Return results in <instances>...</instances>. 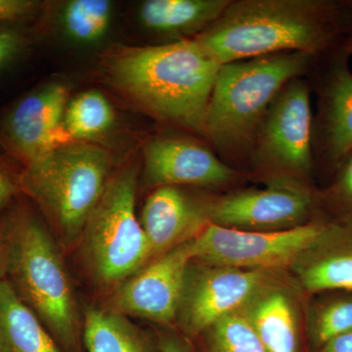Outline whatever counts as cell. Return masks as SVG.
Instances as JSON below:
<instances>
[{"mask_svg": "<svg viewBox=\"0 0 352 352\" xmlns=\"http://www.w3.org/2000/svg\"><path fill=\"white\" fill-rule=\"evenodd\" d=\"M192 245L190 240L150 261L117 286L106 309L175 327L185 275L193 261Z\"/></svg>", "mask_w": 352, "mask_h": 352, "instance_id": "11", "label": "cell"}, {"mask_svg": "<svg viewBox=\"0 0 352 352\" xmlns=\"http://www.w3.org/2000/svg\"><path fill=\"white\" fill-rule=\"evenodd\" d=\"M195 340L201 352H266L241 311L224 317Z\"/></svg>", "mask_w": 352, "mask_h": 352, "instance_id": "23", "label": "cell"}, {"mask_svg": "<svg viewBox=\"0 0 352 352\" xmlns=\"http://www.w3.org/2000/svg\"><path fill=\"white\" fill-rule=\"evenodd\" d=\"M344 48H346V50L349 55H352V32L351 36H349V41H347L346 45H344Z\"/></svg>", "mask_w": 352, "mask_h": 352, "instance_id": "32", "label": "cell"}, {"mask_svg": "<svg viewBox=\"0 0 352 352\" xmlns=\"http://www.w3.org/2000/svg\"><path fill=\"white\" fill-rule=\"evenodd\" d=\"M144 176L156 188L192 185L219 190L235 186L248 175L198 141L164 136L145 145Z\"/></svg>", "mask_w": 352, "mask_h": 352, "instance_id": "12", "label": "cell"}, {"mask_svg": "<svg viewBox=\"0 0 352 352\" xmlns=\"http://www.w3.org/2000/svg\"><path fill=\"white\" fill-rule=\"evenodd\" d=\"M68 89L50 85L21 99L7 116L3 136L25 166L72 142L64 127Z\"/></svg>", "mask_w": 352, "mask_h": 352, "instance_id": "14", "label": "cell"}, {"mask_svg": "<svg viewBox=\"0 0 352 352\" xmlns=\"http://www.w3.org/2000/svg\"><path fill=\"white\" fill-rule=\"evenodd\" d=\"M307 296L286 272L259 289L241 310L266 352H310Z\"/></svg>", "mask_w": 352, "mask_h": 352, "instance_id": "13", "label": "cell"}, {"mask_svg": "<svg viewBox=\"0 0 352 352\" xmlns=\"http://www.w3.org/2000/svg\"><path fill=\"white\" fill-rule=\"evenodd\" d=\"M307 332L310 352L352 329V289H329L308 296Z\"/></svg>", "mask_w": 352, "mask_h": 352, "instance_id": "21", "label": "cell"}, {"mask_svg": "<svg viewBox=\"0 0 352 352\" xmlns=\"http://www.w3.org/2000/svg\"><path fill=\"white\" fill-rule=\"evenodd\" d=\"M329 221L322 215L305 226L273 232H251L208 223L193 239V261L242 270L287 271Z\"/></svg>", "mask_w": 352, "mask_h": 352, "instance_id": "9", "label": "cell"}, {"mask_svg": "<svg viewBox=\"0 0 352 352\" xmlns=\"http://www.w3.org/2000/svg\"><path fill=\"white\" fill-rule=\"evenodd\" d=\"M207 201L208 197L196 198L178 186L157 187L148 197L139 219L151 261L201 232L210 223Z\"/></svg>", "mask_w": 352, "mask_h": 352, "instance_id": "17", "label": "cell"}, {"mask_svg": "<svg viewBox=\"0 0 352 352\" xmlns=\"http://www.w3.org/2000/svg\"><path fill=\"white\" fill-rule=\"evenodd\" d=\"M317 352H352V329L335 336Z\"/></svg>", "mask_w": 352, "mask_h": 352, "instance_id": "30", "label": "cell"}, {"mask_svg": "<svg viewBox=\"0 0 352 352\" xmlns=\"http://www.w3.org/2000/svg\"><path fill=\"white\" fill-rule=\"evenodd\" d=\"M113 120L115 113L106 97L91 90L68 104L64 127L72 141L78 140L100 135L112 126Z\"/></svg>", "mask_w": 352, "mask_h": 352, "instance_id": "22", "label": "cell"}, {"mask_svg": "<svg viewBox=\"0 0 352 352\" xmlns=\"http://www.w3.org/2000/svg\"><path fill=\"white\" fill-rule=\"evenodd\" d=\"M6 279L48 332L67 349L80 331L75 293L54 241L29 208L16 207L2 224Z\"/></svg>", "mask_w": 352, "mask_h": 352, "instance_id": "4", "label": "cell"}, {"mask_svg": "<svg viewBox=\"0 0 352 352\" xmlns=\"http://www.w3.org/2000/svg\"><path fill=\"white\" fill-rule=\"evenodd\" d=\"M263 188L234 189L208 196L210 224L251 231L273 232L309 223L322 214L319 189L294 180H270Z\"/></svg>", "mask_w": 352, "mask_h": 352, "instance_id": "8", "label": "cell"}, {"mask_svg": "<svg viewBox=\"0 0 352 352\" xmlns=\"http://www.w3.org/2000/svg\"><path fill=\"white\" fill-rule=\"evenodd\" d=\"M17 192L18 186L13 178L0 166V210L10 205Z\"/></svg>", "mask_w": 352, "mask_h": 352, "instance_id": "29", "label": "cell"}, {"mask_svg": "<svg viewBox=\"0 0 352 352\" xmlns=\"http://www.w3.org/2000/svg\"><path fill=\"white\" fill-rule=\"evenodd\" d=\"M38 7L32 0H0V24L28 19L38 12Z\"/></svg>", "mask_w": 352, "mask_h": 352, "instance_id": "28", "label": "cell"}, {"mask_svg": "<svg viewBox=\"0 0 352 352\" xmlns=\"http://www.w3.org/2000/svg\"><path fill=\"white\" fill-rule=\"evenodd\" d=\"M111 16L108 0H73L65 6V31L80 43H94L108 31Z\"/></svg>", "mask_w": 352, "mask_h": 352, "instance_id": "24", "label": "cell"}, {"mask_svg": "<svg viewBox=\"0 0 352 352\" xmlns=\"http://www.w3.org/2000/svg\"><path fill=\"white\" fill-rule=\"evenodd\" d=\"M305 296L352 289V220H331L286 271Z\"/></svg>", "mask_w": 352, "mask_h": 352, "instance_id": "16", "label": "cell"}, {"mask_svg": "<svg viewBox=\"0 0 352 352\" xmlns=\"http://www.w3.org/2000/svg\"><path fill=\"white\" fill-rule=\"evenodd\" d=\"M0 352H61L6 278L0 281Z\"/></svg>", "mask_w": 352, "mask_h": 352, "instance_id": "19", "label": "cell"}, {"mask_svg": "<svg viewBox=\"0 0 352 352\" xmlns=\"http://www.w3.org/2000/svg\"><path fill=\"white\" fill-rule=\"evenodd\" d=\"M305 78L281 90L259 127L247 161L263 182L294 180L314 184V118Z\"/></svg>", "mask_w": 352, "mask_h": 352, "instance_id": "7", "label": "cell"}, {"mask_svg": "<svg viewBox=\"0 0 352 352\" xmlns=\"http://www.w3.org/2000/svg\"><path fill=\"white\" fill-rule=\"evenodd\" d=\"M346 48L332 57L318 87L314 120L315 161L332 175L352 151V72Z\"/></svg>", "mask_w": 352, "mask_h": 352, "instance_id": "15", "label": "cell"}, {"mask_svg": "<svg viewBox=\"0 0 352 352\" xmlns=\"http://www.w3.org/2000/svg\"><path fill=\"white\" fill-rule=\"evenodd\" d=\"M322 214L331 220H352V151L319 189Z\"/></svg>", "mask_w": 352, "mask_h": 352, "instance_id": "25", "label": "cell"}, {"mask_svg": "<svg viewBox=\"0 0 352 352\" xmlns=\"http://www.w3.org/2000/svg\"><path fill=\"white\" fill-rule=\"evenodd\" d=\"M83 342L87 352H160L126 316L95 307L85 312Z\"/></svg>", "mask_w": 352, "mask_h": 352, "instance_id": "20", "label": "cell"}, {"mask_svg": "<svg viewBox=\"0 0 352 352\" xmlns=\"http://www.w3.org/2000/svg\"><path fill=\"white\" fill-rule=\"evenodd\" d=\"M352 3L337 0H231L219 19L195 38L219 62L300 52L319 59L344 47Z\"/></svg>", "mask_w": 352, "mask_h": 352, "instance_id": "1", "label": "cell"}, {"mask_svg": "<svg viewBox=\"0 0 352 352\" xmlns=\"http://www.w3.org/2000/svg\"><path fill=\"white\" fill-rule=\"evenodd\" d=\"M315 61L305 53L284 52L222 65L208 102L204 138L226 160L247 161L273 101Z\"/></svg>", "mask_w": 352, "mask_h": 352, "instance_id": "3", "label": "cell"}, {"mask_svg": "<svg viewBox=\"0 0 352 352\" xmlns=\"http://www.w3.org/2000/svg\"><path fill=\"white\" fill-rule=\"evenodd\" d=\"M110 168V155L100 146L72 141L25 166L19 184L71 244L103 195Z\"/></svg>", "mask_w": 352, "mask_h": 352, "instance_id": "5", "label": "cell"}, {"mask_svg": "<svg viewBox=\"0 0 352 352\" xmlns=\"http://www.w3.org/2000/svg\"><path fill=\"white\" fill-rule=\"evenodd\" d=\"M231 0H147L139 10L146 29L160 36L195 38L219 19Z\"/></svg>", "mask_w": 352, "mask_h": 352, "instance_id": "18", "label": "cell"}, {"mask_svg": "<svg viewBox=\"0 0 352 352\" xmlns=\"http://www.w3.org/2000/svg\"><path fill=\"white\" fill-rule=\"evenodd\" d=\"M221 66L189 38L122 51L109 74L113 85L150 115L203 135Z\"/></svg>", "mask_w": 352, "mask_h": 352, "instance_id": "2", "label": "cell"}, {"mask_svg": "<svg viewBox=\"0 0 352 352\" xmlns=\"http://www.w3.org/2000/svg\"><path fill=\"white\" fill-rule=\"evenodd\" d=\"M6 245H4L3 237H2L1 231H0V281L6 278Z\"/></svg>", "mask_w": 352, "mask_h": 352, "instance_id": "31", "label": "cell"}, {"mask_svg": "<svg viewBox=\"0 0 352 352\" xmlns=\"http://www.w3.org/2000/svg\"><path fill=\"white\" fill-rule=\"evenodd\" d=\"M160 352H201L194 340L185 337L175 327H161L157 332Z\"/></svg>", "mask_w": 352, "mask_h": 352, "instance_id": "27", "label": "cell"}, {"mask_svg": "<svg viewBox=\"0 0 352 352\" xmlns=\"http://www.w3.org/2000/svg\"><path fill=\"white\" fill-rule=\"evenodd\" d=\"M286 271L242 270L192 261L187 268L175 328L192 340L228 315L242 310L256 293Z\"/></svg>", "mask_w": 352, "mask_h": 352, "instance_id": "10", "label": "cell"}, {"mask_svg": "<svg viewBox=\"0 0 352 352\" xmlns=\"http://www.w3.org/2000/svg\"><path fill=\"white\" fill-rule=\"evenodd\" d=\"M27 43L25 32L17 28H0V69L16 59Z\"/></svg>", "mask_w": 352, "mask_h": 352, "instance_id": "26", "label": "cell"}, {"mask_svg": "<svg viewBox=\"0 0 352 352\" xmlns=\"http://www.w3.org/2000/svg\"><path fill=\"white\" fill-rule=\"evenodd\" d=\"M136 185L133 166L110 177L80 234L88 267L105 286H119L151 261L135 212Z\"/></svg>", "mask_w": 352, "mask_h": 352, "instance_id": "6", "label": "cell"}]
</instances>
